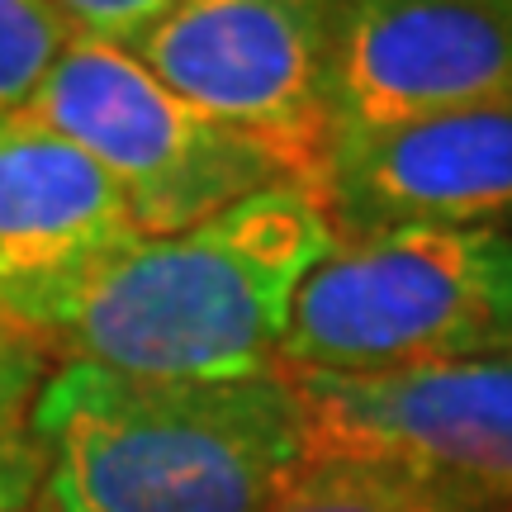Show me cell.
<instances>
[{"label": "cell", "mask_w": 512, "mask_h": 512, "mask_svg": "<svg viewBox=\"0 0 512 512\" xmlns=\"http://www.w3.org/2000/svg\"><path fill=\"white\" fill-rule=\"evenodd\" d=\"M337 252L309 185H275L166 238L43 290L0 299V318L62 361L152 380H242L280 370L299 285Z\"/></svg>", "instance_id": "6da1fadb"}, {"label": "cell", "mask_w": 512, "mask_h": 512, "mask_svg": "<svg viewBox=\"0 0 512 512\" xmlns=\"http://www.w3.org/2000/svg\"><path fill=\"white\" fill-rule=\"evenodd\" d=\"M48 512H271L309 460L285 370L152 380L62 361L29 408Z\"/></svg>", "instance_id": "7a4b0ae2"}, {"label": "cell", "mask_w": 512, "mask_h": 512, "mask_svg": "<svg viewBox=\"0 0 512 512\" xmlns=\"http://www.w3.org/2000/svg\"><path fill=\"white\" fill-rule=\"evenodd\" d=\"M512 347V228L337 242L299 285L285 370H394Z\"/></svg>", "instance_id": "3957f363"}, {"label": "cell", "mask_w": 512, "mask_h": 512, "mask_svg": "<svg viewBox=\"0 0 512 512\" xmlns=\"http://www.w3.org/2000/svg\"><path fill=\"white\" fill-rule=\"evenodd\" d=\"M29 114L110 171L147 238L185 233L275 185H304L266 143L166 91L128 48L76 34Z\"/></svg>", "instance_id": "277c9868"}, {"label": "cell", "mask_w": 512, "mask_h": 512, "mask_svg": "<svg viewBox=\"0 0 512 512\" xmlns=\"http://www.w3.org/2000/svg\"><path fill=\"white\" fill-rule=\"evenodd\" d=\"M347 0H181L128 53L200 114L266 143L313 190Z\"/></svg>", "instance_id": "5b68a950"}, {"label": "cell", "mask_w": 512, "mask_h": 512, "mask_svg": "<svg viewBox=\"0 0 512 512\" xmlns=\"http://www.w3.org/2000/svg\"><path fill=\"white\" fill-rule=\"evenodd\" d=\"M285 375L304 403L309 456L380 460L512 508V347L432 366Z\"/></svg>", "instance_id": "8992f818"}, {"label": "cell", "mask_w": 512, "mask_h": 512, "mask_svg": "<svg viewBox=\"0 0 512 512\" xmlns=\"http://www.w3.org/2000/svg\"><path fill=\"white\" fill-rule=\"evenodd\" d=\"M313 195L337 242L413 228H503L512 219V100L337 133Z\"/></svg>", "instance_id": "52a82bcc"}, {"label": "cell", "mask_w": 512, "mask_h": 512, "mask_svg": "<svg viewBox=\"0 0 512 512\" xmlns=\"http://www.w3.org/2000/svg\"><path fill=\"white\" fill-rule=\"evenodd\" d=\"M508 100L512 0H347L328 143Z\"/></svg>", "instance_id": "ba28073f"}, {"label": "cell", "mask_w": 512, "mask_h": 512, "mask_svg": "<svg viewBox=\"0 0 512 512\" xmlns=\"http://www.w3.org/2000/svg\"><path fill=\"white\" fill-rule=\"evenodd\" d=\"M138 238L119 181L86 147L29 110L0 114V299L72 280Z\"/></svg>", "instance_id": "9c48e42d"}, {"label": "cell", "mask_w": 512, "mask_h": 512, "mask_svg": "<svg viewBox=\"0 0 512 512\" xmlns=\"http://www.w3.org/2000/svg\"><path fill=\"white\" fill-rule=\"evenodd\" d=\"M271 512H512L494 498L356 456H309Z\"/></svg>", "instance_id": "30bf717a"}, {"label": "cell", "mask_w": 512, "mask_h": 512, "mask_svg": "<svg viewBox=\"0 0 512 512\" xmlns=\"http://www.w3.org/2000/svg\"><path fill=\"white\" fill-rule=\"evenodd\" d=\"M72 38L53 0H0V114L29 110Z\"/></svg>", "instance_id": "8fae6325"}, {"label": "cell", "mask_w": 512, "mask_h": 512, "mask_svg": "<svg viewBox=\"0 0 512 512\" xmlns=\"http://www.w3.org/2000/svg\"><path fill=\"white\" fill-rule=\"evenodd\" d=\"M48 489V451L29 418H0V512H29Z\"/></svg>", "instance_id": "7c38bea8"}, {"label": "cell", "mask_w": 512, "mask_h": 512, "mask_svg": "<svg viewBox=\"0 0 512 512\" xmlns=\"http://www.w3.org/2000/svg\"><path fill=\"white\" fill-rule=\"evenodd\" d=\"M57 10L67 15L81 38L95 43H114V48H133L138 38L166 19L181 0H53Z\"/></svg>", "instance_id": "4fadbf2b"}, {"label": "cell", "mask_w": 512, "mask_h": 512, "mask_svg": "<svg viewBox=\"0 0 512 512\" xmlns=\"http://www.w3.org/2000/svg\"><path fill=\"white\" fill-rule=\"evenodd\" d=\"M48 375H53V356L29 332L0 318V418H29Z\"/></svg>", "instance_id": "5bb4252c"}, {"label": "cell", "mask_w": 512, "mask_h": 512, "mask_svg": "<svg viewBox=\"0 0 512 512\" xmlns=\"http://www.w3.org/2000/svg\"><path fill=\"white\" fill-rule=\"evenodd\" d=\"M29 512H48V508H43V503H38V508H29Z\"/></svg>", "instance_id": "9a60e30c"}]
</instances>
